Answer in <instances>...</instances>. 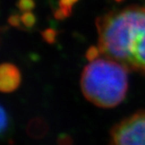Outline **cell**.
Wrapping results in <instances>:
<instances>
[{"label": "cell", "instance_id": "obj_1", "mask_svg": "<svg viewBox=\"0 0 145 145\" xmlns=\"http://www.w3.org/2000/svg\"><path fill=\"white\" fill-rule=\"evenodd\" d=\"M102 54L145 74V8L131 6L98 19Z\"/></svg>", "mask_w": 145, "mask_h": 145}, {"label": "cell", "instance_id": "obj_2", "mask_svg": "<svg viewBox=\"0 0 145 145\" xmlns=\"http://www.w3.org/2000/svg\"><path fill=\"white\" fill-rule=\"evenodd\" d=\"M128 69L112 59H97L84 68L80 87L84 96L100 108H114L128 91Z\"/></svg>", "mask_w": 145, "mask_h": 145}, {"label": "cell", "instance_id": "obj_3", "mask_svg": "<svg viewBox=\"0 0 145 145\" xmlns=\"http://www.w3.org/2000/svg\"><path fill=\"white\" fill-rule=\"evenodd\" d=\"M109 145H145V111L135 113L114 126Z\"/></svg>", "mask_w": 145, "mask_h": 145}, {"label": "cell", "instance_id": "obj_4", "mask_svg": "<svg viewBox=\"0 0 145 145\" xmlns=\"http://www.w3.org/2000/svg\"><path fill=\"white\" fill-rule=\"evenodd\" d=\"M21 83V74L18 68L11 64L4 63L0 67V88L4 93L15 91Z\"/></svg>", "mask_w": 145, "mask_h": 145}, {"label": "cell", "instance_id": "obj_5", "mask_svg": "<svg viewBox=\"0 0 145 145\" xmlns=\"http://www.w3.org/2000/svg\"><path fill=\"white\" fill-rule=\"evenodd\" d=\"M78 0H59V9L55 12V17L62 19L71 14L72 7Z\"/></svg>", "mask_w": 145, "mask_h": 145}, {"label": "cell", "instance_id": "obj_6", "mask_svg": "<svg viewBox=\"0 0 145 145\" xmlns=\"http://www.w3.org/2000/svg\"><path fill=\"white\" fill-rule=\"evenodd\" d=\"M21 22L25 26L31 28L36 23V18L32 12H25L21 15Z\"/></svg>", "mask_w": 145, "mask_h": 145}, {"label": "cell", "instance_id": "obj_7", "mask_svg": "<svg viewBox=\"0 0 145 145\" xmlns=\"http://www.w3.org/2000/svg\"><path fill=\"white\" fill-rule=\"evenodd\" d=\"M18 7L22 12H31L35 7L34 0H18L17 4Z\"/></svg>", "mask_w": 145, "mask_h": 145}, {"label": "cell", "instance_id": "obj_8", "mask_svg": "<svg viewBox=\"0 0 145 145\" xmlns=\"http://www.w3.org/2000/svg\"><path fill=\"white\" fill-rule=\"evenodd\" d=\"M101 53V49L99 46H90L88 48V50L87 51V54H86V57L89 61H93V60H95L99 58L100 54Z\"/></svg>", "mask_w": 145, "mask_h": 145}, {"label": "cell", "instance_id": "obj_9", "mask_svg": "<svg viewBox=\"0 0 145 145\" xmlns=\"http://www.w3.org/2000/svg\"><path fill=\"white\" fill-rule=\"evenodd\" d=\"M42 36L47 43H54L56 39V32L53 29H46L43 32Z\"/></svg>", "mask_w": 145, "mask_h": 145}, {"label": "cell", "instance_id": "obj_10", "mask_svg": "<svg viewBox=\"0 0 145 145\" xmlns=\"http://www.w3.org/2000/svg\"><path fill=\"white\" fill-rule=\"evenodd\" d=\"M8 125V117L6 116L5 110L4 108V107L1 108V129L2 132H4L5 130V128Z\"/></svg>", "mask_w": 145, "mask_h": 145}, {"label": "cell", "instance_id": "obj_11", "mask_svg": "<svg viewBox=\"0 0 145 145\" xmlns=\"http://www.w3.org/2000/svg\"><path fill=\"white\" fill-rule=\"evenodd\" d=\"M9 23L13 26H19L22 24L21 22V16H18L17 14L12 15L9 18Z\"/></svg>", "mask_w": 145, "mask_h": 145}, {"label": "cell", "instance_id": "obj_12", "mask_svg": "<svg viewBox=\"0 0 145 145\" xmlns=\"http://www.w3.org/2000/svg\"><path fill=\"white\" fill-rule=\"evenodd\" d=\"M116 1H117V2H120V1H121V0H116Z\"/></svg>", "mask_w": 145, "mask_h": 145}]
</instances>
